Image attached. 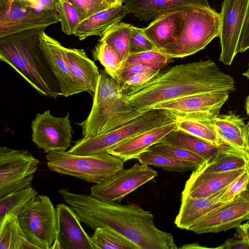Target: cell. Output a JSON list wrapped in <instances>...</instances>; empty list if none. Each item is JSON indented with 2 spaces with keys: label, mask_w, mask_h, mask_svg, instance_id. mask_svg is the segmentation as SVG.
Here are the masks:
<instances>
[{
  "label": "cell",
  "mask_w": 249,
  "mask_h": 249,
  "mask_svg": "<svg viewBox=\"0 0 249 249\" xmlns=\"http://www.w3.org/2000/svg\"><path fill=\"white\" fill-rule=\"evenodd\" d=\"M226 188L206 197H181L179 210L175 220L176 225L180 229L188 230L204 215L225 204L219 202L218 200Z\"/></svg>",
  "instance_id": "cell-23"
},
{
  "label": "cell",
  "mask_w": 249,
  "mask_h": 249,
  "mask_svg": "<svg viewBox=\"0 0 249 249\" xmlns=\"http://www.w3.org/2000/svg\"><path fill=\"white\" fill-rule=\"evenodd\" d=\"M91 52L94 60L99 61L106 72L116 79L124 64L117 51L106 43L99 41Z\"/></svg>",
  "instance_id": "cell-33"
},
{
  "label": "cell",
  "mask_w": 249,
  "mask_h": 249,
  "mask_svg": "<svg viewBox=\"0 0 249 249\" xmlns=\"http://www.w3.org/2000/svg\"><path fill=\"white\" fill-rule=\"evenodd\" d=\"M126 14V8L123 3L113 5L81 22L74 35L80 40L91 36L101 37L110 27L120 22Z\"/></svg>",
  "instance_id": "cell-24"
},
{
  "label": "cell",
  "mask_w": 249,
  "mask_h": 249,
  "mask_svg": "<svg viewBox=\"0 0 249 249\" xmlns=\"http://www.w3.org/2000/svg\"><path fill=\"white\" fill-rule=\"evenodd\" d=\"M245 108L247 114L249 116V95L246 97L245 100Z\"/></svg>",
  "instance_id": "cell-48"
},
{
  "label": "cell",
  "mask_w": 249,
  "mask_h": 249,
  "mask_svg": "<svg viewBox=\"0 0 249 249\" xmlns=\"http://www.w3.org/2000/svg\"><path fill=\"white\" fill-rule=\"evenodd\" d=\"M142 163L161 168L167 171L184 173L194 171L199 166L195 163L181 161L146 150L136 158Z\"/></svg>",
  "instance_id": "cell-31"
},
{
  "label": "cell",
  "mask_w": 249,
  "mask_h": 249,
  "mask_svg": "<svg viewBox=\"0 0 249 249\" xmlns=\"http://www.w3.org/2000/svg\"><path fill=\"white\" fill-rule=\"evenodd\" d=\"M247 130H248V139L249 142V121L248 122V124H247Z\"/></svg>",
  "instance_id": "cell-50"
},
{
  "label": "cell",
  "mask_w": 249,
  "mask_h": 249,
  "mask_svg": "<svg viewBox=\"0 0 249 249\" xmlns=\"http://www.w3.org/2000/svg\"><path fill=\"white\" fill-rule=\"evenodd\" d=\"M68 63L74 77L87 92L94 94L99 77V71L94 61L89 59L84 49L67 48Z\"/></svg>",
  "instance_id": "cell-25"
},
{
  "label": "cell",
  "mask_w": 249,
  "mask_h": 249,
  "mask_svg": "<svg viewBox=\"0 0 249 249\" xmlns=\"http://www.w3.org/2000/svg\"><path fill=\"white\" fill-rule=\"evenodd\" d=\"M60 22L56 10H40L20 0H0V37Z\"/></svg>",
  "instance_id": "cell-10"
},
{
  "label": "cell",
  "mask_w": 249,
  "mask_h": 249,
  "mask_svg": "<svg viewBox=\"0 0 249 249\" xmlns=\"http://www.w3.org/2000/svg\"><path fill=\"white\" fill-rule=\"evenodd\" d=\"M220 15L211 7L182 8L180 29L175 40L160 52L169 58H183L204 49L219 36Z\"/></svg>",
  "instance_id": "cell-5"
},
{
  "label": "cell",
  "mask_w": 249,
  "mask_h": 249,
  "mask_svg": "<svg viewBox=\"0 0 249 249\" xmlns=\"http://www.w3.org/2000/svg\"><path fill=\"white\" fill-rule=\"evenodd\" d=\"M59 192L80 221L94 231L99 227L114 230L139 249H178L172 234L159 229L152 213L137 204L121 205L66 189Z\"/></svg>",
  "instance_id": "cell-1"
},
{
  "label": "cell",
  "mask_w": 249,
  "mask_h": 249,
  "mask_svg": "<svg viewBox=\"0 0 249 249\" xmlns=\"http://www.w3.org/2000/svg\"><path fill=\"white\" fill-rule=\"evenodd\" d=\"M249 49V12L246 20L238 46V53H243Z\"/></svg>",
  "instance_id": "cell-45"
},
{
  "label": "cell",
  "mask_w": 249,
  "mask_h": 249,
  "mask_svg": "<svg viewBox=\"0 0 249 249\" xmlns=\"http://www.w3.org/2000/svg\"><path fill=\"white\" fill-rule=\"evenodd\" d=\"M27 240L36 249H51L56 236V209L46 196L37 195L18 217Z\"/></svg>",
  "instance_id": "cell-8"
},
{
  "label": "cell",
  "mask_w": 249,
  "mask_h": 249,
  "mask_svg": "<svg viewBox=\"0 0 249 249\" xmlns=\"http://www.w3.org/2000/svg\"><path fill=\"white\" fill-rule=\"evenodd\" d=\"M246 191L249 194V180L247 185Z\"/></svg>",
  "instance_id": "cell-51"
},
{
  "label": "cell",
  "mask_w": 249,
  "mask_h": 249,
  "mask_svg": "<svg viewBox=\"0 0 249 249\" xmlns=\"http://www.w3.org/2000/svg\"><path fill=\"white\" fill-rule=\"evenodd\" d=\"M229 96V92L213 91L193 94L154 105L153 109L164 110L177 119L211 123Z\"/></svg>",
  "instance_id": "cell-11"
},
{
  "label": "cell",
  "mask_w": 249,
  "mask_h": 249,
  "mask_svg": "<svg viewBox=\"0 0 249 249\" xmlns=\"http://www.w3.org/2000/svg\"><path fill=\"white\" fill-rule=\"evenodd\" d=\"M160 70L151 71L140 73L127 78L121 86L122 92L130 88L140 85L149 80Z\"/></svg>",
  "instance_id": "cell-43"
},
{
  "label": "cell",
  "mask_w": 249,
  "mask_h": 249,
  "mask_svg": "<svg viewBox=\"0 0 249 249\" xmlns=\"http://www.w3.org/2000/svg\"><path fill=\"white\" fill-rule=\"evenodd\" d=\"M49 168L89 183H100L124 168V161L108 152L76 155L68 151H52L46 156Z\"/></svg>",
  "instance_id": "cell-6"
},
{
  "label": "cell",
  "mask_w": 249,
  "mask_h": 249,
  "mask_svg": "<svg viewBox=\"0 0 249 249\" xmlns=\"http://www.w3.org/2000/svg\"><path fill=\"white\" fill-rule=\"evenodd\" d=\"M161 142L190 151L203 158L206 162L215 156L221 146L214 145L177 128L165 136Z\"/></svg>",
  "instance_id": "cell-27"
},
{
  "label": "cell",
  "mask_w": 249,
  "mask_h": 249,
  "mask_svg": "<svg viewBox=\"0 0 249 249\" xmlns=\"http://www.w3.org/2000/svg\"><path fill=\"white\" fill-rule=\"evenodd\" d=\"M104 1L107 2V3L113 5L117 4H122L123 3V0H103Z\"/></svg>",
  "instance_id": "cell-47"
},
{
  "label": "cell",
  "mask_w": 249,
  "mask_h": 249,
  "mask_svg": "<svg viewBox=\"0 0 249 249\" xmlns=\"http://www.w3.org/2000/svg\"><path fill=\"white\" fill-rule=\"evenodd\" d=\"M153 50H158L145 36L142 28L132 25L129 38L130 54Z\"/></svg>",
  "instance_id": "cell-39"
},
{
  "label": "cell",
  "mask_w": 249,
  "mask_h": 249,
  "mask_svg": "<svg viewBox=\"0 0 249 249\" xmlns=\"http://www.w3.org/2000/svg\"><path fill=\"white\" fill-rule=\"evenodd\" d=\"M247 220H248L249 221V217L248 218V219H247Z\"/></svg>",
  "instance_id": "cell-52"
},
{
  "label": "cell",
  "mask_w": 249,
  "mask_h": 249,
  "mask_svg": "<svg viewBox=\"0 0 249 249\" xmlns=\"http://www.w3.org/2000/svg\"><path fill=\"white\" fill-rule=\"evenodd\" d=\"M0 249H36L27 240L17 216L7 215L0 221Z\"/></svg>",
  "instance_id": "cell-28"
},
{
  "label": "cell",
  "mask_w": 249,
  "mask_h": 249,
  "mask_svg": "<svg viewBox=\"0 0 249 249\" xmlns=\"http://www.w3.org/2000/svg\"><path fill=\"white\" fill-rule=\"evenodd\" d=\"M248 168L219 173H197L194 170L186 182L181 197L211 196L227 187Z\"/></svg>",
  "instance_id": "cell-18"
},
{
  "label": "cell",
  "mask_w": 249,
  "mask_h": 249,
  "mask_svg": "<svg viewBox=\"0 0 249 249\" xmlns=\"http://www.w3.org/2000/svg\"><path fill=\"white\" fill-rule=\"evenodd\" d=\"M132 26L120 21L110 27L99 40L112 47L124 62L130 54L129 38Z\"/></svg>",
  "instance_id": "cell-29"
},
{
  "label": "cell",
  "mask_w": 249,
  "mask_h": 249,
  "mask_svg": "<svg viewBox=\"0 0 249 249\" xmlns=\"http://www.w3.org/2000/svg\"><path fill=\"white\" fill-rule=\"evenodd\" d=\"M182 20V8H180L160 16L142 30L159 51L175 40L180 29Z\"/></svg>",
  "instance_id": "cell-22"
},
{
  "label": "cell",
  "mask_w": 249,
  "mask_h": 249,
  "mask_svg": "<svg viewBox=\"0 0 249 249\" xmlns=\"http://www.w3.org/2000/svg\"><path fill=\"white\" fill-rule=\"evenodd\" d=\"M76 10L80 22L112 6L103 0H68Z\"/></svg>",
  "instance_id": "cell-37"
},
{
  "label": "cell",
  "mask_w": 249,
  "mask_h": 249,
  "mask_svg": "<svg viewBox=\"0 0 249 249\" xmlns=\"http://www.w3.org/2000/svg\"><path fill=\"white\" fill-rule=\"evenodd\" d=\"M40 39L41 48L58 81L62 96L67 97L86 91L71 72L67 59V48L44 31Z\"/></svg>",
  "instance_id": "cell-17"
},
{
  "label": "cell",
  "mask_w": 249,
  "mask_h": 249,
  "mask_svg": "<svg viewBox=\"0 0 249 249\" xmlns=\"http://www.w3.org/2000/svg\"><path fill=\"white\" fill-rule=\"evenodd\" d=\"M249 12V0H224L220 15L221 53L219 60L231 65L238 52Z\"/></svg>",
  "instance_id": "cell-13"
},
{
  "label": "cell",
  "mask_w": 249,
  "mask_h": 249,
  "mask_svg": "<svg viewBox=\"0 0 249 249\" xmlns=\"http://www.w3.org/2000/svg\"><path fill=\"white\" fill-rule=\"evenodd\" d=\"M237 228L241 230L249 242V221L242 225L240 224Z\"/></svg>",
  "instance_id": "cell-46"
},
{
  "label": "cell",
  "mask_w": 249,
  "mask_h": 249,
  "mask_svg": "<svg viewBox=\"0 0 249 249\" xmlns=\"http://www.w3.org/2000/svg\"><path fill=\"white\" fill-rule=\"evenodd\" d=\"M210 123L223 142L249 152L247 126L239 115L230 111L227 114H219Z\"/></svg>",
  "instance_id": "cell-21"
},
{
  "label": "cell",
  "mask_w": 249,
  "mask_h": 249,
  "mask_svg": "<svg viewBox=\"0 0 249 249\" xmlns=\"http://www.w3.org/2000/svg\"><path fill=\"white\" fill-rule=\"evenodd\" d=\"M249 216V194L244 191L233 201L211 211L189 229L198 234L216 233L238 227Z\"/></svg>",
  "instance_id": "cell-15"
},
{
  "label": "cell",
  "mask_w": 249,
  "mask_h": 249,
  "mask_svg": "<svg viewBox=\"0 0 249 249\" xmlns=\"http://www.w3.org/2000/svg\"><path fill=\"white\" fill-rule=\"evenodd\" d=\"M90 239L93 249H139L125 236L107 228H97Z\"/></svg>",
  "instance_id": "cell-32"
},
{
  "label": "cell",
  "mask_w": 249,
  "mask_h": 249,
  "mask_svg": "<svg viewBox=\"0 0 249 249\" xmlns=\"http://www.w3.org/2000/svg\"></svg>",
  "instance_id": "cell-53"
},
{
  "label": "cell",
  "mask_w": 249,
  "mask_h": 249,
  "mask_svg": "<svg viewBox=\"0 0 249 249\" xmlns=\"http://www.w3.org/2000/svg\"><path fill=\"white\" fill-rule=\"evenodd\" d=\"M166 64L163 63H159L155 64L138 63L124 65L115 80L121 87L123 83L131 76L148 71L160 70Z\"/></svg>",
  "instance_id": "cell-40"
},
{
  "label": "cell",
  "mask_w": 249,
  "mask_h": 249,
  "mask_svg": "<svg viewBox=\"0 0 249 249\" xmlns=\"http://www.w3.org/2000/svg\"><path fill=\"white\" fill-rule=\"evenodd\" d=\"M37 195L38 191L30 186L0 197V221L9 214L18 217Z\"/></svg>",
  "instance_id": "cell-30"
},
{
  "label": "cell",
  "mask_w": 249,
  "mask_h": 249,
  "mask_svg": "<svg viewBox=\"0 0 249 249\" xmlns=\"http://www.w3.org/2000/svg\"><path fill=\"white\" fill-rule=\"evenodd\" d=\"M157 175L158 172L148 165L136 163L92 186L90 195L107 202H120L124 196Z\"/></svg>",
  "instance_id": "cell-12"
},
{
  "label": "cell",
  "mask_w": 249,
  "mask_h": 249,
  "mask_svg": "<svg viewBox=\"0 0 249 249\" xmlns=\"http://www.w3.org/2000/svg\"><path fill=\"white\" fill-rule=\"evenodd\" d=\"M147 150L179 160L191 162L199 166L206 162L200 156L184 148L166 142H160L156 143Z\"/></svg>",
  "instance_id": "cell-35"
},
{
  "label": "cell",
  "mask_w": 249,
  "mask_h": 249,
  "mask_svg": "<svg viewBox=\"0 0 249 249\" xmlns=\"http://www.w3.org/2000/svg\"><path fill=\"white\" fill-rule=\"evenodd\" d=\"M127 14L147 21L171 11L190 6L211 7L208 0H123Z\"/></svg>",
  "instance_id": "cell-19"
},
{
  "label": "cell",
  "mask_w": 249,
  "mask_h": 249,
  "mask_svg": "<svg viewBox=\"0 0 249 249\" xmlns=\"http://www.w3.org/2000/svg\"><path fill=\"white\" fill-rule=\"evenodd\" d=\"M31 126L33 142L44 152L65 151L70 147L73 131L68 113L61 117L53 116L50 110L37 113Z\"/></svg>",
  "instance_id": "cell-14"
},
{
  "label": "cell",
  "mask_w": 249,
  "mask_h": 249,
  "mask_svg": "<svg viewBox=\"0 0 249 249\" xmlns=\"http://www.w3.org/2000/svg\"><path fill=\"white\" fill-rule=\"evenodd\" d=\"M235 89V82L210 59L177 65L160 71L145 82L122 92L126 102L144 113L158 104L208 92Z\"/></svg>",
  "instance_id": "cell-2"
},
{
  "label": "cell",
  "mask_w": 249,
  "mask_h": 249,
  "mask_svg": "<svg viewBox=\"0 0 249 249\" xmlns=\"http://www.w3.org/2000/svg\"><path fill=\"white\" fill-rule=\"evenodd\" d=\"M58 13L61 29L67 35H74L80 23L78 13L68 0H59Z\"/></svg>",
  "instance_id": "cell-36"
},
{
  "label": "cell",
  "mask_w": 249,
  "mask_h": 249,
  "mask_svg": "<svg viewBox=\"0 0 249 249\" xmlns=\"http://www.w3.org/2000/svg\"><path fill=\"white\" fill-rule=\"evenodd\" d=\"M46 28L24 30L0 37V59L8 64L40 94L62 96L58 81L40 45Z\"/></svg>",
  "instance_id": "cell-3"
},
{
  "label": "cell",
  "mask_w": 249,
  "mask_h": 249,
  "mask_svg": "<svg viewBox=\"0 0 249 249\" xmlns=\"http://www.w3.org/2000/svg\"><path fill=\"white\" fill-rule=\"evenodd\" d=\"M177 122L178 129L192 134L217 146H221L224 143L210 123L184 119H177Z\"/></svg>",
  "instance_id": "cell-34"
},
{
  "label": "cell",
  "mask_w": 249,
  "mask_h": 249,
  "mask_svg": "<svg viewBox=\"0 0 249 249\" xmlns=\"http://www.w3.org/2000/svg\"><path fill=\"white\" fill-rule=\"evenodd\" d=\"M170 59L167 55L158 50L148 51L129 54L123 65L138 63H163L166 64Z\"/></svg>",
  "instance_id": "cell-41"
},
{
  "label": "cell",
  "mask_w": 249,
  "mask_h": 249,
  "mask_svg": "<svg viewBox=\"0 0 249 249\" xmlns=\"http://www.w3.org/2000/svg\"><path fill=\"white\" fill-rule=\"evenodd\" d=\"M242 75L246 77L249 80V60L248 64V69L246 71L242 73Z\"/></svg>",
  "instance_id": "cell-49"
},
{
  "label": "cell",
  "mask_w": 249,
  "mask_h": 249,
  "mask_svg": "<svg viewBox=\"0 0 249 249\" xmlns=\"http://www.w3.org/2000/svg\"><path fill=\"white\" fill-rule=\"evenodd\" d=\"M249 167V152L223 143L211 160L195 170L197 173H219Z\"/></svg>",
  "instance_id": "cell-26"
},
{
  "label": "cell",
  "mask_w": 249,
  "mask_h": 249,
  "mask_svg": "<svg viewBox=\"0 0 249 249\" xmlns=\"http://www.w3.org/2000/svg\"><path fill=\"white\" fill-rule=\"evenodd\" d=\"M20 0L29 6L34 7L38 9L46 10H56L57 11H58L59 0Z\"/></svg>",
  "instance_id": "cell-44"
},
{
  "label": "cell",
  "mask_w": 249,
  "mask_h": 249,
  "mask_svg": "<svg viewBox=\"0 0 249 249\" xmlns=\"http://www.w3.org/2000/svg\"><path fill=\"white\" fill-rule=\"evenodd\" d=\"M39 161L28 151L0 147V197L32 186Z\"/></svg>",
  "instance_id": "cell-9"
},
{
  "label": "cell",
  "mask_w": 249,
  "mask_h": 249,
  "mask_svg": "<svg viewBox=\"0 0 249 249\" xmlns=\"http://www.w3.org/2000/svg\"><path fill=\"white\" fill-rule=\"evenodd\" d=\"M177 128V122L155 128L124 141L111 148L108 153L118 157L124 162L136 159Z\"/></svg>",
  "instance_id": "cell-20"
},
{
  "label": "cell",
  "mask_w": 249,
  "mask_h": 249,
  "mask_svg": "<svg viewBox=\"0 0 249 249\" xmlns=\"http://www.w3.org/2000/svg\"><path fill=\"white\" fill-rule=\"evenodd\" d=\"M99 72L91 110L85 120L77 123L81 128L83 137L115 129L144 113L126 102L121 87L115 79L105 70H100Z\"/></svg>",
  "instance_id": "cell-4"
},
{
  "label": "cell",
  "mask_w": 249,
  "mask_h": 249,
  "mask_svg": "<svg viewBox=\"0 0 249 249\" xmlns=\"http://www.w3.org/2000/svg\"><path fill=\"white\" fill-rule=\"evenodd\" d=\"M237 228V234L235 237L229 238L219 247V249H249V242L241 230Z\"/></svg>",
  "instance_id": "cell-42"
},
{
  "label": "cell",
  "mask_w": 249,
  "mask_h": 249,
  "mask_svg": "<svg viewBox=\"0 0 249 249\" xmlns=\"http://www.w3.org/2000/svg\"><path fill=\"white\" fill-rule=\"evenodd\" d=\"M177 121L175 116L164 110L153 109L117 128L83 137L67 151L81 155L108 152L113 147L132 137Z\"/></svg>",
  "instance_id": "cell-7"
},
{
  "label": "cell",
  "mask_w": 249,
  "mask_h": 249,
  "mask_svg": "<svg viewBox=\"0 0 249 249\" xmlns=\"http://www.w3.org/2000/svg\"><path fill=\"white\" fill-rule=\"evenodd\" d=\"M55 209L56 236L51 249H93L90 237L72 209L61 203Z\"/></svg>",
  "instance_id": "cell-16"
},
{
  "label": "cell",
  "mask_w": 249,
  "mask_h": 249,
  "mask_svg": "<svg viewBox=\"0 0 249 249\" xmlns=\"http://www.w3.org/2000/svg\"><path fill=\"white\" fill-rule=\"evenodd\" d=\"M249 180V167L226 188L219 198V202L226 203L233 201L239 195L246 191Z\"/></svg>",
  "instance_id": "cell-38"
}]
</instances>
